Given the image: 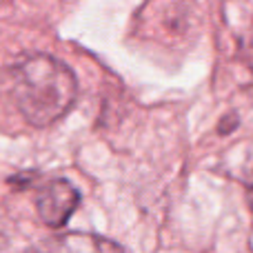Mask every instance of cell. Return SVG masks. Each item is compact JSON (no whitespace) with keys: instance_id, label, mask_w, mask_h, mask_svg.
Wrapping results in <instances>:
<instances>
[{"instance_id":"obj_4","label":"cell","mask_w":253,"mask_h":253,"mask_svg":"<svg viewBox=\"0 0 253 253\" xmlns=\"http://www.w3.org/2000/svg\"><path fill=\"white\" fill-rule=\"evenodd\" d=\"M240 182L247 191V200H249V207L253 211V144L247 149L245 158H242V165H240Z\"/></svg>"},{"instance_id":"obj_6","label":"cell","mask_w":253,"mask_h":253,"mask_svg":"<svg viewBox=\"0 0 253 253\" xmlns=\"http://www.w3.org/2000/svg\"><path fill=\"white\" fill-rule=\"evenodd\" d=\"M0 253H11V245L4 238V233H0Z\"/></svg>"},{"instance_id":"obj_5","label":"cell","mask_w":253,"mask_h":253,"mask_svg":"<svg viewBox=\"0 0 253 253\" xmlns=\"http://www.w3.org/2000/svg\"><path fill=\"white\" fill-rule=\"evenodd\" d=\"M236 125H238V118L231 114L227 120H222V123H220L218 129H220V133H229V131H233V126H236Z\"/></svg>"},{"instance_id":"obj_2","label":"cell","mask_w":253,"mask_h":253,"mask_svg":"<svg viewBox=\"0 0 253 253\" xmlns=\"http://www.w3.org/2000/svg\"><path fill=\"white\" fill-rule=\"evenodd\" d=\"M80 205V191L69 180H49L40 187L36 198L38 215L47 227H62Z\"/></svg>"},{"instance_id":"obj_1","label":"cell","mask_w":253,"mask_h":253,"mask_svg":"<svg viewBox=\"0 0 253 253\" xmlns=\"http://www.w3.org/2000/svg\"><path fill=\"white\" fill-rule=\"evenodd\" d=\"M4 89L20 116L34 126L60 120L78 98V80L62 60L27 53L4 71Z\"/></svg>"},{"instance_id":"obj_3","label":"cell","mask_w":253,"mask_h":253,"mask_svg":"<svg viewBox=\"0 0 253 253\" xmlns=\"http://www.w3.org/2000/svg\"><path fill=\"white\" fill-rule=\"evenodd\" d=\"M29 253H126L118 242L96 233L69 231L58 233L31 247Z\"/></svg>"}]
</instances>
